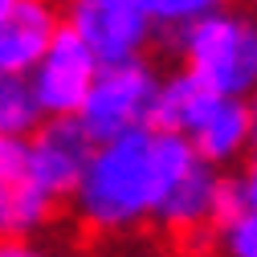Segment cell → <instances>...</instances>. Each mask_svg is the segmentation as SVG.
I'll return each instance as SVG.
<instances>
[{"label":"cell","instance_id":"6da1fadb","mask_svg":"<svg viewBox=\"0 0 257 257\" xmlns=\"http://www.w3.org/2000/svg\"><path fill=\"white\" fill-rule=\"evenodd\" d=\"M196 159V147L159 122L102 139L74 196L66 200L74 224L98 241H126L155 229L172 188L192 172Z\"/></svg>","mask_w":257,"mask_h":257},{"label":"cell","instance_id":"7a4b0ae2","mask_svg":"<svg viewBox=\"0 0 257 257\" xmlns=\"http://www.w3.org/2000/svg\"><path fill=\"white\" fill-rule=\"evenodd\" d=\"M180 70L196 74L204 86L233 98L257 94V13L216 9L176 33Z\"/></svg>","mask_w":257,"mask_h":257},{"label":"cell","instance_id":"3957f363","mask_svg":"<svg viewBox=\"0 0 257 257\" xmlns=\"http://www.w3.org/2000/svg\"><path fill=\"white\" fill-rule=\"evenodd\" d=\"M159 74L147 57H126V61H106L98 70L86 106L78 110L82 126L94 135V143L139 131V126L155 122V102H159Z\"/></svg>","mask_w":257,"mask_h":257},{"label":"cell","instance_id":"277c9868","mask_svg":"<svg viewBox=\"0 0 257 257\" xmlns=\"http://www.w3.org/2000/svg\"><path fill=\"white\" fill-rule=\"evenodd\" d=\"M66 204L41 180L29 139H0V237H41Z\"/></svg>","mask_w":257,"mask_h":257},{"label":"cell","instance_id":"5b68a950","mask_svg":"<svg viewBox=\"0 0 257 257\" xmlns=\"http://www.w3.org/2000/svg\"><path fill=\"white\" fill-rule=\"evenodd\" d=\"M98 70H102V57L90 49V41L78 29L61 25V33L45 49V57L33 66L29 82H33L45 114H78L90 98L94 82H98Z\"/></svg>","mask_w":257,"mask_h":257},{"label":"cell","instance_id":"8992f818","mask_svg":"<svg viewBox=\"0 0 257 257\" xmlns=\"http://www.w3.org/2000/svg\"><path fill=\"white\" fill-rule=\"evenodd\" d=\"M66 25L90 41V49L106 61L143 57L155 37V21L143 9V0H70Z\"/></svg>","mask_w":257,"mask_h":257},{"label":"cell","instance_id":"52a82bcc","mask_svg":"<svg viewBox=\"0 0 257 257\" xmlns=\"http://www.w3.org/2000/svg\"><path fill=\"white\" fill-rule=\"evenodd\" d=\"M94 135L82 126L78 114H45L41 126L29 135V151H33V164L41 172V180L57 192L61 200L74 196V188L94 155Z\"/></svg>","mask_w":257,"mask_h":257},{"label":"cell","instance_id":"ba28073f","mask_svg":"<svg viewBox=\"0 0 257 257\" xmlns=\"http://www.w3.org/2000/svg\"><path fill=\"white\" fill-rule=\"evenodd\" d=\"M188 143L196 155L212 168H241L249 147L257 143V110L253 98H233V94H216L200 122L188 131Z\"/></svg>","mask_w":257,"mask_h":257},{"label":"cell","instance_id":"9c48e42d","mask_svg":"<svg viewBox=\"0 0 257 257\" xmlns=\"http://www.w3.org/2000/svg\"><path fill=\"white\" fill-rule=\"evenodd\" d=\"M220 188H224V168L196 159L192 172L172 188L155 229L168 237H180V241H208L212 224L220 216Z\"/></svg>","mask_w":257,"mask_h":257},{"label":"cell","instance_id":"30bf717a","mask_svg":"<svg viewBox=\"0 0 257 257\" xmlns=\"http://www.w3.org/2000/svg\"><path fill=\"white\" fill-rule=\"evenodd\" d=\"M61 25L66 21L53 9V0H17L9 21L0 25V70L33 74V66L61 33Z\"/></svg>","mask_w":257,"mask_h":257},{"label":"cell","instance_id":"8fae6325","mask_svg":"<svg viewBox=\"0 0 257 257\" xmlns=\"http://www.w3.org/2000/svg\"><path fill=\"white\" fill-rule=\"evenodd\" d=\"M212 98H216V90H212V86H204L196 74H188V70H176V74L164 78V86H159L155 122L188 139V131L200 122V114L208 110Z\"/></svg>","mask_w":257,"mask_h":257},{"label":"cell","instance_id":"7c38bea8","mask_svg":"<svg viewBox=\"0 0 257 257\" xmlns=\"http://www.w3.org/2000/svg\"><path fill=\"white\" fill-rule=\"evenodd\" d=\"M41 118H45V110L37 102V90L29 82V74L0 70V139L5 135L29 139L41 126Z\"/></svg>","mask_w":257,"mask_h":257},{"label":"cell","instance_id":"4fadbf2b","mask_svg":"<svg viewBox=\"0 0 257 257\" xmlns=\"http://www.w3.org/2000/svg\"><path fill=\"white\" fill-rule=\"evenodd\" d=\"M208 257H257V208L253 204L224 216L208 233Z\"/></svg>","mask_w":257,"mask_h":257},{"label":"cell","instance_id":"5bb4252c","mask_svg":"<svg viewBox=\"0 0 257 257\" xmlns=\"http://www.w3.org/2000/svg\"><path fill=\"white\" fill-rule=\"evenodd\" d=\"M229 0H143V9L151 13V21L159 29H168V33H180L184 25L192 21H200L216 9H224Z\"/></svg>","mask_w":257,"mask_h":257},{"label":"cell","instance_id":"9a60e30c","mask_svg":"<svg viewBox=\"0 0 257 257\" xmlns=\"http://www.w3.org/2000/svg\"><path fill=\"white\" fill-rule=\"evenodd\" d=\"M0 257H57L37 237H0Z\"/></svg>","mask_w":257,"mask_h":257},{"label":"cell","instance_id":"2e32d148","mask_svg":"<svg viewBox=\"0 0 257 257\" xmlns=\"http://www.w3.org/2000/svg\"><path fill=\"white\" fill-rule=\"evenodd\" d=\"M237 176H241V184H245V196H249V204L257 208V143L249 147V155H245V164L237 168Z\"/></svg>","mask_w":257,"mask_h":257},{"label":"cell","instance_id":"e0dca14e","mask_svg":"<svg viewBox=\"0 0 257 257\" xmlns=\"http://www.w3.org/2000/svg\"><path fill=\"white\" fill-rule=\"evenodd\" d=\"M114 257H159L155 249H126V253H114Z\"/></svg>","mask_w":257,"mask_h":257},{"label":"cell","instance_id":"ac0fdd59","mask_svg":"<svg viewBox=\"0 0 257 257\" xmlns=\"http://www.w3.org/2000/svg\"><path fill=\"white\" fill-rule=\"evenodd\" d=\"M13 5H17V0H0V25L9 21V13H13Z\"/></svg>","mask_w":257,"mask_h":257},{"label":"cell","instance_id":"d6986e66","mask_svg":"<svg viewBox=\"0 0 257 257\" xmlns=\"http://www.w3.org/2000/svg\"><path fill=\"white\" fill-rule=\"evenodd\" d=\"M253 110H257V94H253Z\"/></svg>","mask_w":257,"mask_h":257},{"label":"cell","instance_id":"ffe728a7","mask_svg":"<svg viewBox=\"0 0 257 257\" xmlns=\"http://www.w3.org/2000/svg\"><path fill=\"white\" fill-rule=\"evenodd\" d=\"M253 5H257V0H253Z\"/></svg>","mask_w":257,"mask_h":257}]
</instances>
